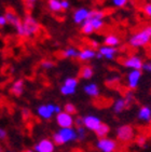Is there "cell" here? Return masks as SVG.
<instances>
[{
  "label": "cell",
  "mask_w": 151,
  "mask_h": 152,
  "mask_svg": "<svg viewBox=\"0 0 151 152\" xmlns=\"http://www.w3.org/2000/svg\"><path fill=\"white\" fill-rule=\"evenodd\" d=\"M151 43V25L142 27L141 29L137 30L128 39V44L133 49L145 48Z\"/></svg>",
  "instance_id": "cell-1"
},
{
  "label": "cell",
  "mask_w": 151,
  "mask_h": 152,
  "mask_svg": "<svg viewBox=\"0 0 151 152\" xmlns=\"http://www.w3.org/2000/svg\"><path fill=\"white\" fill-rule=\"evenodd\" d=\"M40 30V24L32 15H26L22 20V25L16 28V34L20 37H32Z\"/></svg>",
  "instance_id": "cell-2"
},
{
  "label": "cell",
  "mask_w": 151,
  "mask_h": 152,
  "mask_svg": "<svg viewBox=\"0 0 151 152\" xmlns=\"http://www.w3.org/2000/svg\"><path fill=\"white\" fill-rule=\"evenodd\" d=\"M78 136H77V132L73 127H67V129H59L56 133H54L52 136L53 142L57 145V146H62L65 143H69L73 141L77 140Z\"/></svg>",
  "instance_id": "cell-3"
},
{
  "label": "cell",
  "mask_w": 151,
  "mask_h": 152,
  "mask_svg": "<svg viewBox=\"0 0 151 152\" xmlns=\"http://www.w3.org/2000/svg\"><path fill=\"white\" fill-rule=\"evenodd\" d=\"M96 148L100 152H114L118 148V145H117V141L111 138H98V140L96 142Z\"/></svg>",
  "instance_id": "cell-4"
},
{
  "label": "cell",
  "mask_w": 151,
  "mask_h": 152,
  "mask_svg": "<svg viewBox=\"0 0 151 152\" xmlns=\"http://www.w3.org/2000/svg\"><path fill=\"white\" fill-rule=\"evenodd\" d=\"M38 117L42 120H50L55 114V105L54 104H47V105H40L37 108Z\"/></svg>",
  "instance_id": "cell-5"
},
{
  "label": "cell",
  "mask_w": 151,
  "mask_h": 152,
  "mask_svg": "<svg viewBox=\"0 0 151 152\" xmlns=\"http://www.w3.org/2000/svg\"><path fill=\"white\" fill-rule=\"evenodd\" d=\"M123 66L131 70H141L144 67V61L139 56L131 55L123 61Z\"/></svg>",
  "instance_id": "cell-6"
},
{
  "label": "cell",
  "mask_w": 151,
  "mask_h": 152,
  "mask_svg": "<svg viewBox=\"0 0 151 152\" xmlns=\"http://www.w3.org/2000/svg\"><path fill=\"white\" fill-rule=\"evenodd\" d=\"M117 137L120 141L128 142L131 141L134 137V129L130 125H122L117 129Z\"/></svg>",
  "instance_id": "cell-7"
},
{
  "label": "cell",
  "mask_w": 151,
  "mask_h": 152,
  "mask_svg": "<svg viewBox=\"0 0 151 152\" xmlns=\"http://www.w3.org/2000/svg\"><path fill=\"white\" fill-rule=\"evenodd\" d=\"M56 123L61 129H67V127H73V125L75 124V120L71 114L62 111L61 113L56 114Z\"/></svg>",
  "instance_id": "cell-8"
},
{
  "label": "cell",
  "mask_w": 151,
  "mask_h": 152,
  "mask_svg": "<svg viewBox=\"0 0 151 152\" xmlns=\"http://www.w3.org/2000/svg\"><path fill=\"white\" fill-rule=\"evenodd\" d=\"M100 124H102L100 119L97 118L96 115H93V114H89V115H85L83 118V126L89 131L96 132L100 126Z\"/></svg>",
  "instance_id": "cell-9"
},
{
  "label": "cell",
  "mask_w": 151,
  "mask_h": 152,
  "mask_svg": "<svg viewBox=\"0 0 151 152\" xmlns=\"http://www.w3.org/2000/svg\"><path fill=\"white\" fill-rule=\"evenodd\" d=\"M54 150H55V143L53 142V140L48 139V138L41 139L34 147L35 152H54Z\"/></svg>",
  "instance_id": "cell-10"
},
{
  "label": "cell",
  "mask_w": 151,
  "mask_h": 152,
  "mask_svg": "<svg viewBox=\"0 0 151 152\" xmlns=\"http://www.w3.org/2000/svg\"><path fill=\"white\" fill-rule=\"evenodd\" d=\"M90 12L91 10L86 9V8H79L73 12V18L75 24L77 25H82L85 20H87L90 18Z\"/></svg>",
  "instance_id": "cell-11"
},
{
  "label": "cell",
  "mask_w": 151,
  "mask_h": 152,
  "mask_svg": "<svg viewBox=\"0 0 151 152\" xmlns=\"http://www.w3.org/2000/svg\"><path fill=\"white\" fill-rule=\"evenodd\" d=\"M141 78L140 70H131L128 73V86L130 90H135L138 86Z\"/></svg>",
  "instance_id": "cell-12"
},
{
  "label": "cell",
  "mask_w": 151,
  "mask_h": 152,
  "mask_svg": "<svg viewBox=\"0 0 151 152\" xmlns=\"http://www.w3.org/2000/svg\"><path fill=\"white\" fill-rule=\"evenodd\" d=\"M98 53L102 54V56L106 59H111L114 58V56L117 55L118 53V49L117 48H112V47H108V45H103V47L98 48Z\"/></svg>",
  "instance_id": "cell-13"
},
{
  "label": "cell",
  "mask_w": 151,
  "mask_h": 152,
  "mask_svg": "<svg viewBox=\"0 0 151 152\" xmlns=\"http://www.w3.org/2000/svg\"><path fill=\"white\" fill-rule=\"evenodd\" d=\"M96 51L93 48H83L82 50L79 51V56L78 58L81 61H89L91 59H93L96 57Z\"/></svg>",
  "instance_id": "cell-14"
},
{
  "label": "cell",
  "mask_w": 151,
  "mask_h": 152,
  "mask_svg": "<svg viewBox=\"0 0 151 152\" xmlns=\"http://www.w3.org/2000/svg\"><path fill=\"white\" fill-rule=\"evenodd\" d=\"M4 16H6L8 24H10V25H12L13 27H15V29L18 28V27L22 25V20H21L20 16H18L15 12L11 11V10H8V11L4 13Z\"/></svg>",
  "instance_id": "cell-15"
},
{
  "label": "cell",
  "mask_w": 151,
  "mask_h": 152,
  "mask_svg": "<svg viewBox=\"0 0 151 152\" xmlns=\"http://www.w3.org/2000/svg\"><path fill=\"white\" fill-rule=\"evenodd\" d=\"M24 88H25V83L22 79H18L13 82L11 86V92L14 96H21L24 93Z\"/></svg>",
  "instance_id": "cell-16"
},
{
  "label": "cell",
  "mask_w": 151,
  "mask_h": 152,
  "mask_svg": "<svg viewBox=\"0 0 151 152\" xmlns=\"http://www.w3.org/2000/svg\"><path fill=\"white\" fill-rule=\"evenodd\" d=\"M83 91L90 97H97L99 95V88L96 83H87L86 85H84Z\"/></svg>",
  "instance_id": "cell-17"
},
{
  "label": "cell",
  "mask_w": 151,
  "mask_h": 152,
  "mask_svg": "<svg viewBox=\"0 0 151 152\" xmlns=\"http://www.w3.org/2000/svg\"><path fill=\"white\" fill-rule=\"evenodd\" d=\"M120 38L117 35H113V34H110V35H107L104 38V43L105 45H108V47H112V48H117L120 44Z\"/></svg>",
  "instance_id": "cell-18"
},
{
  "label": "cell",
  "mask_w": 151,
  "mask_h": 152,
  "mask_svg": "<svg viewBox=\"0 0 151 152\" xmlns=\"http://www.w3.org/2000/svg\"><path fill=\"white\" fill-rule=\"evenodd\" d=\"M138 119L144 122H149L151 120V109L147 106H144L138 111Z\"/></svg>",
  "instance_id": "cell-19"
},
{
  "label": "cell",
  "mask_w": 151,
  "mask_h": 152,
  "mask_svg": "<svg viewBox=\"0 0 151 152\" xmlns=\"http://www.w3.org/2000/svg\"><path fill=\"white\" fill-rule=\"evenodd\" d=\"M62 56L65 58H77L79 56V50H77L73 47H68L63 50Z\"/></svg>",
  "instance_id": "cell-20"
},
{
  "label": "cell",
  "mask_w": 151,
  "mask_h": 152,
  "mask_svg": "<svg viewBox=\"0 0 151 152\" xmlns=\"http://www.w3.org/2000/svg\"><path fill=\"white\" fill-rule=\"evenodd\" d=\"M126 107H128V104H126L124 98H119V99H117L116 102H113V106H112L113 111L116 112V113H121Z\"/></svg>",
  "instance_id": "cell-21"
},
{
  "label": "cell",
  "mask_w": 151,
  "mask_h": 152,
  "mask_svg": "<svg viewBox=\"0 0 151 152\" xmlns=\"http://www.w3.org/2000/svg\"><path fill=\"white\" fill-rule=\"evenodd\" d=\"M93 75H94V70L91 66H83L81 71H80V76H81L82 79H84V80L92 79Z\"/></svg>",
  "instance_id": "cell-22"
},
{
  "label": "cell",
  "mask_w": 151,
  "mask_h": 152,
  "mask_svg": "<svg viewBox=\"0 0 151 152\" xmlns=\"http://www.w3.org/2000/svg\"><path fill=\"white\" fill-rule=\"evenodd\" d=\"M81 31H82V34L85 35V36H90L95 31L94 28H93V26H92V24H91L90 18H89L87 20H85L84 23L81 25Z\"/></svg>",
  "instance_id": "cell-23"
},
{
  "label": "cell",
  "mask_w": 151,
  "mask_h": 152,
  "mask_svg": "<svg viewBox=\"0 0 151 152\" xmlns=\"http://www.w3.org/2000/svg\"><path fill=\"white\" fill-rule=\"evenodd\" d=\"M109 132H110L109 126H108L107 124H105V123H102L100 126L98 127V129H97L95 133L98 138H105V137H107V135L109 134Z\"/></svg>",
  "instance_id": "cell-24"
},
{
  "label": "cell",
  "mask_w": 151,
  "mask_h": 152,
  "mask_svg": "<svg viewBox=\"0 0 151 152\" xmlns=\"http://www.w3.org/2000/svg\"><path fill=\"white\" fill-rule=\"evenodd\" d=\"M48 8L52 12H61L63 10L61 6V0H48Z\"/></svg>",
  "instance_id": "cell-25"
},
{
  "label": "cell",
  "mask_w": 151,
  "mask_h": 152,
  "mask_svg": "<svg viewBox=\"0 0 151 152\" xmlns=\"http://www.w3.org/2000/svg\"><path fill=\"white\" fill-rule=\"evenodd\" d=\"M90 20L95 31H99V30H102L104 28L105 26L104 20H100V18H90Z\"/></svg>",
  "instance_id": "cell-26"
},
{
  "label": "cell",
  "mask_w": 151,
  "mask_h": 152,
  "mask_svg": "<svg viewBox=\"0 0 151 152\" xmlns=\"http://www.w3.org/2000/svg\"><path fill=\"white\" fill-rule=\"evenodd\" d=\"M63 85L68 86V88H76V90H77V86H78V80L76 79V78H73V77H69V78L65 79Z\"/></svg>",
  "instance_id": "cell-27"
},
{
  "label": "cell",
  "mask_w": 151,
  "mask_h": 152,
  "mask_svg": "<svg viewBox=\"0 0 151 152\" xmlns=\"http://www.w3.org/2000/svg\"><path fill=\"white\" fill-rule=\"evenodd\" d=\"M77 136H78V140L79 141H83L86 137V132H85V127L84 126H77Z\"/></svg>",
  "instance_id": "cell-28"
},
{
  "label": "cell",
  "mask_w": 151,
  "mask_h": 152,
  "mask_svg": "<svg viewBox=\"0 0 151 152\" xmlns=\"http://www.w3.org/2000/svg\"><path fill=\"white\" fill-rule=\"evenodd\" d=\"M105 18V12L102 10H91L90 12V18H100L104 20Z\"/></svg>",
  "instance_id": "cell-29"
},
{
  "label": "cell",
  "mask_w": 151,
  "mask_h": 152,
  "mask_svg": "<svg viewBox=\"0 0 151 152\" xmlns=\"http://www.w3.org/2000/svg\"><path fill=\"white\" fill-rule=\"evenodd\" d=\"M64 111L67 112L68 114H75L76 112H77V108H76V106L73 105V104H70V102H68V104H66V105L64 106Z\"/></svg>",
  "instance_id": "cell-30"
},
{
  "label": "cell",
  "mask_w": 151,
  "mask_h": 152,
  "mask_svg": "<svg viewBox=\"0 0 151 152\" xmlns=\"http://www.w3.org/2000/svg\"><path fill=\"white\" fill-rule=\"evenodd\" d=\"M128 0H111V4L114 8H123L128 4Z\"/></svg>",
  "instance_id": "cell-31"
},
{
  "label": "cell",
  "mask_w": 151,
  "mask_h": 152,
  "mask_svg": "<svg viewBox=\"0 0 151 152\" xmlns=\"http://www.w3.org/2000/svg\"><path fill=\"white\" fill-rule=\"evenodd\" d=\"M40 65L41 67L43 68V69H45V70H49V69L54 67V63L52 61H50V59H44V61H41Z\"/></svg>",
  "instance_id": "cell-32"
},
{
  "label": "cell",
  "mask_w": 151,
  "mask_h": 152,
  "mask_svg": "<svg viewBox=\"0 0 151 152\" xmlns=\"http://www.w3.org/2000/svg\"><path fill=\"white\" fill-rule=\"evenodd\" d=\"M142 11H144V13L148 18H151V2L146 3L145 6H144V8H142Z\"/></svg>",
  "instance_id": "cell-33"
},
{
  "label": "cell",
  "mask_w": 151,
  "mask_h": 152,
  "mask_svg": "<svg viewBox=\"0 0 151 152\" xmlns=\"http://www.w3.org/2000/svg\"><path fill=\"white\" fill-rule=\"evenodd\" d=\"M124 99L125 102H126V104H128V106H130L133 102L134 100V95L132 92H128V93L125 94V96H124Z\"/></svg>",
  "instance_id": "cell-34"
},
{
  "label": "cell",
  "mask_w": 151,
  "mask_h": 152,
  "mask_svg": "<svg viewBox=\"0 0 151 152\" xmlns=\"http://www.w3.org/2000/svg\"><path fill=\"white\" fill-rule=\"evenodd\" d=\"M61 6L63 10H67V9H69L70 3L68 0H61Z\"/></svg>",
  "instance_id": "cell-35"
},
{
  "label": "cell",
  "mask_w": 151,
  "mask_h": 152,
  "mask_svg": "<svg viewBox=\"0 0 151 152\" xmlns=\"http://www.w3.org/2000/svg\"><path fill=\"white\" fill-rule=\"evenodd\" d=\"M7 24H8V22H7V18H6V16H4V14L0 15V27L6 26Z\"/></svg>",
  "instance_id": "cell-36"
},
{
  "label": "cell",
  "mask_w": 151,
  "mask_h": 152,
  "mask_svg": "<svg viewBox=\"0 0 151 152\" xmlns=\"http://www.w3.org/2000/svg\"><path fill=\"white\" fill-rule=\"evenodd\" d=\"M142 69L151 73V61H147V63H145V64H144V67H142Z\"/></svg>",
  "instance_id": "cell-37"
},
{
  "label": "cell",
  "mask_w": 151,
  "mask_h": 152,
  "mask_svg": "<svg viewBox=\"0 0 151 152\" xmlns=\"http://www.w3.org/2000/svg\"><path fill=\"white\" fill-rule=\"evenodd\" d=\"M7 137V131L2 127H0V140H3Z\"/></svg>",
  "instance_id": "cell-38"
},
{
  "label": "cell",
  "mask_w": 151,
  "mask_h": 152,
  "mask_svg": "<svg viewBox=\"0 0 151 152\" xmlns=\"http://www.w3.org/2000/svg\"><path fill=\"white\" fill-rule=\"evenodd\" d=\"M145 142H146V138L144 136H139V137L137 138V143L139 146H145Z\"/></svg>",
  "instance_id": "cell-39"
},
{
  "label": "cell",
  "mask_w": 151,
  "mask_h": 152,
  "mask_svg": "<svg viewBox=\"0 0 151 152\" xmlns=\"http://www.w3.org/2000/svg\"><path fill=\"white\" fill-rule=\"evenodd\" d=\"M24 1H25V3L27 4V7H28L29 9H32V7L37 2L38 0H24Z\"/></svg>",
  "instance_id": "cell-40"
},
{
  "label": "cell",
  "mask_w": 151,
  "mask_h": 152,
  "mask_svg": "<svg viewBox=\"0 0 151 152\" xmlns=\"http://www.w3.org/2000/svg\"><path fill=\"white\" fill-rule=\"evenodd\" d=\"M75 123L77 124V126H83V118H77L75 120Z\"/></svg>",
  "instance_id": "cell-41"
},
{
  "label": "cell",
  "mask_w": 151,
  "mask_h": 152,
  "mask_svg": "<svg viewBox=\"0 0 151 152\" xmlns=\"http://www.w3.org/2000/svg\"><path fill=\"white\" fill-rule=\"evenodd\" d=\"M22 113H23V117L25 118V119H27V118L29 117V113H30V112H29V110H27V109H24Z\"/></svg>",
  "instance_id": "cell-42"
},
{
  "label": "cell",
  "mask_w": 151,
  "mask_h": 152,
  "mask_svg": "<svg viewBox=\"0 0 151 152\" xmlns=\"http://www.w3.org/2000/svg\"><path fill=\"white\" fill-rule=\"evenodd\" d=\"M91 44H92V47H93V48H98V42H97L96 40L92 41V43H91Z\"/></svg>",
  "instance_id": "cell-43"
},
{
  "label": "cell",
  "mask_w": 151,
  "mask_h": 152,
  "mask_svg": "<svg viewBox=\"0 0 151 152\" xmlns=\"http://www.w3.org/2000/svg\"><path fill=\"white\" fill-rule=\"evenodd\" d=\"M96 58L97 59H102L103 58V56H102V54H99L98 52L96 53Z\"/></svg>",
  "instance_id": "cell-44"
},
{
  "label": "cell",
  "mask_w": 151,
  "mask_h": 152,
  "mask_svg": "<svg viewBox=\"0 0 151 152\" xmlns=\"http://www.w3.org/2000/svg\"><path fill=\"white\" fill-rule=\"evenodd\" d=\"M25 152H35V151H34V149H27L25 150Z\"/></svg>",
  "instance_id": "cell-45"
},
{
  "label": "cell",
  "mask_w": 151,
  "mask_h": 152,
  "mask_svg": "<svg viewBox=\"0 0 151 152\" xmlns=\"http://www.w3.org/2000/svg\"><path fill=\"white\" fill-rule=\"evenodd\" d=\"M149 53H150V55H151V43H150V47H149Z\"/></svg>",
  "instance_id": "cell-46"
},
{
  "label": "cell",
  "mask_w": 151,
  "mask_h": 152,
  "mask_svg": "<svg viewBox=\"0 0 151 152\" xmlns=\"http://www.w3.org/2000/svg\"><path fill=\"white\" fill-rule=\"evenodd\" d=\"M0 152H3L2 151V147H1V146H0Z\"/></svg>",
  "instance_id": "cell-47"
},
{
  "label": "cell",
  "mask_w": 151,
  "mask_h": 152,
  "mask_svg": "<svg viewBox=\"0 0 151 152\" xmlns=\"http://www.w3.org/2000/svg\"><path fill=\"white\" fill-rule=\"evenodd\" d=\"M8 152H12V151H8Z\"/></svg>",
  "instance_id": "cell-48"
}]
</instances>
